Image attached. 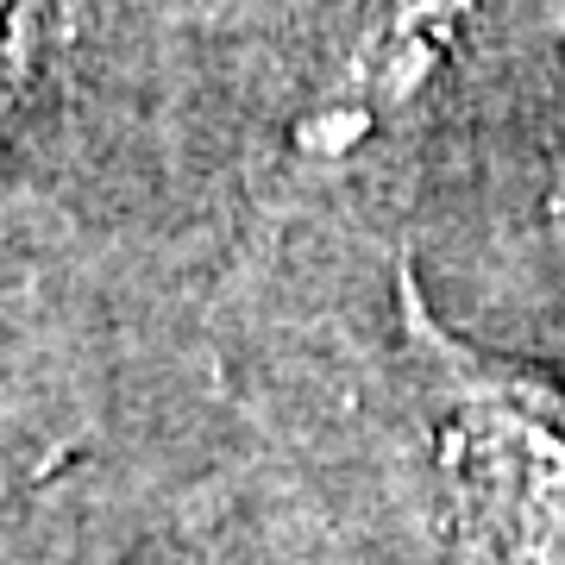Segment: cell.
Here are the masks:
<instances>
[{
  "instance_id": "cell-2",
  "label": "cell",
  "mask_w": 565,
  "mask_h": 565,
  "mask_svg": "<svg viewBox=\"0 0 565 565\" xmlns=\"http://www.w3.org/2000/svg\"><path fill=\"white\" fill-rule=\"evenodd\" d=\"M465 13L471 0H371L359 20V51L321 114L302 126V139L315 151H345V139H359L384 107L408 102L440 70Z\"/></svg>"
},
{
  "instance_id": "cell-3",
  "label": "cell",
  "mask_w": 565,
  "mask_h": 565,
  "mask_svg": "<svg viewBox=\"0 0 565 565\" xmlns=\"http://www.w3.org/2000/svg\"><path fill=\"white\" fill-rule=\"evenodd\" d=\"M51 7L57 0H0V126L20 107L25 82L44 57V39H51Z\"/></svg>"
},
{
  "instance_id": "cell-1",
  "label": "cell",
  "mask_w": 565,
  "mask_h": 565,
  "mask_svg": "<svg viewBox=\"0 0 565 565\" xmlns=\"http://www.w3.org/2000/svg\"><path fill=\"white\" fill-rule=\"evenodd\" d=\"M403 359L434 440L452 565H565V371L490 359L396 270Z\"/></svg>"
}]
</instances>
